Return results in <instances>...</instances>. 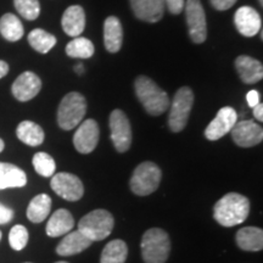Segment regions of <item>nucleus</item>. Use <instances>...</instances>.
<instances>
[{
    "label": "nucleus",
    "instance_id": "f257e3e1",
    "mask_svg": "<svg viewBox=\"0 0 263 263\" xmlns=\"http://www.w3.org/2000/svg\"><path fill=\"white\" fill-rule=\"evenodd\" d=\"M250 213L249 199L241 194L228 193L213 207V217L223 227H234L246 221Z\"/></svg>",
    "mask_w": 263,
    "mask_h": 263
},
{
    "label": "nucleus",
    "instance_id": "f03ea898",
    "mask_svg": "<svg viewBox=\"0 0 263 263\" xmlns=\"http://www.w3.org/2000/svg\"><path fill=\"white\" fill-rule=\"evenodd\" d=\"M138 100L151 116H160L170 107V98L166 91L146 76H139L134 82Z\"/></svg>",
    "mask_w": 263,
    "mask_h": 263
},
{
    "label": "nucleus",
    "instance_id": "7ed1b4c3",
    "mask_svg": "<svg viewBox=\"0 0 263 263\" xmlns=\"http://www.w3.org/2000/svg\"><path fill=\"white\" fill-rule=\"evenodd\" d=\"M141 256L145 263H166L171 252L170 236L160 228H151L141 239Z\"/></svg>",
    "mask_w": 263,
    "mask_h": 263
},
{
    "label": "nucleus",
    "instance_id": "20e7f679",
    "mask_svg": "<svg viewBox=\"0 0 263 263\" xmlns=\"http://www.w3.org/2000/svg\"><path fill=\"white\" fill-rule=\"evenodd\" d=\"M87 112V101L83 95L72 91L62 98L58 108V123L65 130L73 129L83 121Z\"/></svg>",
    "mask_w": 263,
    "mask_h": 263
},
{
    "label": "nucleus",
    "instance_id": "39448f33",
    "mask_svg": "<svg viewBox=\"0 0 263 263\" xmlns=\"http://www.w3.org/2000/svg\"><path fill=\"white\" fill-rule=\"evenodd\" d=\"M114 217L106 210H94L81 218L78 230L91 241H101L112 233Z\"/></svg>",
    "mask_w": 263,
    "mask_h": 263
},
{
    "label": "nucleus",
    "instance_id": "423d86ee",
    "mask_svg": "<svg viewBox=\"0 0 263 263\" xmlns=\"http://www.w3.org/2000/svg\"><path fill=\"white\" fill-rule=\"evenodd\" d=\"M162 172L160 167L154 162H143L138 164L132 176L130 190L138 196H147L159 188Z\"/></svg>",
    "mask_w": 263,
    "mask_h": 263
},
{
    "label": "nucleus",
    "instance_id": "0eeeda50",
    "mask_svg": "<svg viewBox=\"0 0 263 263\" xmlns=\"http://www.w3.org/2000/svg\"><path fill=\"white\" fill-rule=\"evenodd\" d=\"M194 104V93L189 87H182L174 95L168 116L170 129L178 133L185 128L188 123L190 111Z\"/></svg>",
    "mask_w": 263,
    "mask_h": 263
},
{
    "label": "nucleus",
    "instance_id": "6e6552de",
    "mask_svg": "<svg viewBox=\"0 0 263 263\" xmlns=\"http://www.w3.org/2000/svg\"><path fill=\"white\" fill-rule=\"evenodd\" d=\"M189 35L196 44H201L207 38V22L205 10L200 0H186L184 5Z\"/></svg>",
    "mask_w": 263,
    "mask_h": 263
},
{
    "label": "nucleus",
    "instance_id": "1a4fd4ad",
    "mask_svg": "<svg viewBox=\"0 0 263 263\" xmlns=\"http://www.w3.org/2000/svg\"><path fill=\"white\" fill-rule=\"evenodd\" d=\"M111 140L118 153H126L132 145V128L126 114L122 110H114L108 120Z\"/></svg>",
    "mask_w": 263,
    "mask_h": 263
},
{
    "label": "nucleus",
    "instance_id": "9d476101",
    "mask_svg": "<svg viewBox=\"0 0 263 263\" xmlns=\"http://www.w3.org/2000/svg\"><path fill=\"white\" fill-rule=\"evenodd\" d=\"M50 186L59 196L67 201H78L84 194V186L82 180L74 174L67 172L54 174Z\"/></svg>",
    "mask_w": 263,
    "mask_h": 263
},
{
    "label": "nucleus",
    "instance_id": "9b49d317",
    "mask_svg": "<svg viewBox=\"0 0 263 263\" xmlns=\"http://www.w3.org/2000/svg\"><path fill=\"white\" fill-rule=\"evenodd\" d=\"M238 122V114L233 107H222L216 117L210 122L205 129V137L209 140H218L228 134Z\"/></svg>",
    "mask_w": 263,
    "mask_h": 263
},
{
    "label": "nucleus",
    "instance_id": "f8f14e48",
    "mask_svg": "<svg viewBox=\"0 0 263 263\" xmlns=\"http://www.w3.org/2000/svg\"><path fill=\"white\" fill-rule=\"evenodd\" d=\"M230 132L234 143L240 147H252L263 140L262 127L251 120L236 122Z\"/></svg>",
    "mask_w": 263,
    "mask_h": 263
},
{
    "label": "nucleus",
    "instance_id": "ddd939ff",
    "mask_svg": "<svg viewBox=\"0 0 263 263\" xmlns=\"http://www.w3.org/2000/svg\"><path fill=\"white\" fill-rule=\"evenodd\" d=\"M99 137H100V130H99V124L94 120H85L83 123L76 130L73 136V145L76 150L81 154H90L95 150Z\"/></svg>",
    "mask_w": 263,
    "mask_h": 263
},
{
    "label": "nucleus",
    "instance_id": "4468645a",
    "mask_svg": "<svg viewBox=\"0 0 263 263\" xmlns=\"http://www.w3.org/2000/svg\"><path fill=\"white\" fill-rule=\"evenodd\" d=\"M42 89V81L37 74L31 71H26L16 78L11 87L12 95L18 101H29L38 95Z\"/></svg>",
    "mask_w": 263,
    "mask_h": 263
},
{
    "label": "nucleus",
    "instance_id": "2eb2a0df",
    "mask_svg": "<svg viewBox=\"0 0 263 263\" xmlns=\"http://www.w3.org/2000/svg\"><path fill=\"white\" fill-rule=\"evenodd\" d=\"M234 24L238 32L244 37H254L261 31V16L251 6H241L236 10L234 15Z\"/></svg>",
    "mask_w": 263,
    "mask_h": 263
},
{
    "label": "nucleus",
    "instance_id": "dca6fc26",
    "mask_svg": "<svg viewBox=\"0 0 263 263\" xmlns=\"http://www.w3.org/2000/svg\"><path fill=\"white\" fill-rule=\"evenodd\" d=\"M137 18L155 24L163 17L164 0H129Z\"/></svg>",
    "mask_w": 263,
    "mask_h": 263
},
{
    "label": "nucleus",
    "instance_id": "f3484780",
    "mask_svg": "<svg viewBox=\"0 0 263 263\" xmlns=\"http://www.w3.org/2000/svg\"><path fill=\"white\" fill-rule=\"evenodd\" d=\"M235 68L240 80L246 84H255L262 80L263 65L261 61L250 58L248 55H241L235 60Z\"/></svg>",
    "mask_w": 263,
    "mask_h": 263
},
{
    "label": "nucleus",
    "instance_id": "a211bd4d",
    "mask_svg": "<svg viewBox=\"0 0 263 263\" xmlns=\"http://www.w3.org/2000/svg\"><path fill=\"white\" fill-rule=\"evenodd\" d=\"M65 33L70 37H80L85 28V12L82 6L72 5L66 9L61 18Z\"/></svg>",
    "mask_w": 263,
    "mask_h": 263
},
{
    "label": "nucleus",
    "instance_id": "6ab92c4d",
    "mask_svg": "<svg viewBox=\"0 0 263 263\" xmlns=\"http://www.w3.org/2000/svg\"><path fill=\"white\" fill-rule=\"evenodd\" d=\"M93 244V241L85 236L80 230H73V232L67 233L61 240L60 244L57 246V252L60 256H72L77 255L84 251Z\"/></svg>",
    "mask_w": 263,
    "mask_h": 263
},
{
    "label": "nucleus",
    "instance_id": "aec40b11",
    "mask_svg": "<svg viewBox=\"0 0 263 263\" xmlns=\"http://www.w3.org/2000/svg\"><path fill=\"white\" fill-rule=\"evenodd\" d=\"M73 226L74 219L71 212L68 210L60 209L55 211L54 215H51L49 218L45 232L50 238H58V236H62L70 233L73 229Z\"/></svg>",
    "mask_w": 263,
    "mask_h": 263
},
{
    "label": "nucleus",
    "instance_id": "412c9836",
    "mask_svg": "<svg viewBox=\"0 0 263 263\" xmlns=\"http://www.w3.org/2000/svg\"><path fill=\"white\" fill-rule=\"evenodd\" d=\"M123 28L116 16H108L104 24L105 48L110 52H117L122 48Z\"/></svg>",
    "mask_w": 263,
    "mask_h": 263
},
{
    "label": "nucleus",
    "instance_id": "4be33fe9",
    "mask_svg": "<svg viewBox=\"0 0 263 263\" xmlns=\"http://www.w3.org/2000/svg\"><path fill=\"white\" fill-rule=\"evenodd\" d=\"M236 245L244 251L257 252L263 249V230L257 227H244L236 233Z\"/></svg>",
    "mask_w": 263,
    "mask_h": 263
},
{
    "label": "nucleus",
    "instance_id": "5701e85b",
    "mask_svg": "<svg viewBox=\"0 0 263 263\" xmlns=\"http://www.w3.org/2000/svg\"><path fill=\"white\" fill-rule=\"evenodd\" d=\"M27 184V176L21 168L12 163L0 162V190L22 188Z\"/></svg>",
    "mask_w": 263,
    "mask_h": 263
},
{
    "label": "nucleus",
    "instance_id": "b1692460",
    "mask_svg": "<svg viewBox=\"0 0 263 263\" xmlns=\"http://www.w3.org/2000/svg\"><path fill=\"white\" fill-rule=\"evenodd\" d=\"M16 136L28 146H39L44 141V130L39 124L32 121H24L17 126Z\"/></svg>",
    "mask_w": 263,
    "mask_h": 263
},
{
    "label": "nucleus",
    "instance_id": "393cba45",
    "mask_svg": "<svg viewBox=\"0 0 263 263\" xmlns=\"http://www.w3.org/2000/svg\"><path fill=\"white\" fill-rule=\"evenodd\" d=\"M51 210V199L47 194L34 196L27 207V218L32 223H42Z\"/></svg>",
    "mask_w": 263,
    "mask_h": 263
},
{
    "label": "nucleus",
    "instance_id": "a878e982",
    "mask_svg": "<svg viewBox=\"0 0 263 263\" xmlns=\"http://www.w3.org/2000/svg\"><path fill=\"white\" fill-rule=\"evenodd\" d=\"M24 25L17 16L5 14L0 18V34L9 42H17L24 37Z\"/></svg>",
    "mask_w": 263,
    "mask_h": 263
},
{
    "label": "nucleus",
    "instance_id": "bb28decb",
    "mask_svg": "<svg viewBox=\"0 0 263 263\" xmlns=\"http://www.w3.org/2000/svg\"><path fill=\"white\" fill-rule=\"evenodd\" d=\"M128 246L123 240L116 239L105 246L100 256V263H126Z\"/></svg>",
    "mask_w": 263,
    "mask_h": 263
},
{
    "label": "nucleus",
    "instance_id": "cd10ccee",
    "mask_svg": "<svg viewBox=\"0 0 263 263\" xmlns=\"http://www.w3.org/2000/svg\"><path fill=\"white\" fill-rule=\"evenodd\" d=\"M29 45L41 54H47L57 44V38L42 28H35L28 34Z\"/></svg>",
    "mask_w": 263,
    "mask_h": 263
},
{
    "label": "nucleus",
    "instance_id": "c85d7f7f",
    "mask_svg": "<svg viewBox=\"0 0 263 263\" xmlns=\"http://www.w3.org/2000/svg\"><path fill=\"white\" fill-rule=\"evenodd\" d=\"M94 44L88 38L76 37L66 45V54L74 59H89L94 55Z\"/></svg>",
    "mask_w": 263,
    "mask_h": 263
},
{
    "label": "nucleus",
    "instance_id": "c756f323",
    "mask_svg": "<svg viewBox=\"0 0 263 263\" xmlns=\"http://www.w3.org/2000/svg\"><path fill=\"white\" fill-rule=\"evenodd\" d=\"M32 163H33V167H34L35 172H37L39 176L45 177V178L54 176L55 171H57V163H55V160L47 153L35 154V155L33 156Z\"/></svg>",
    "mask_w": 263,
    "mask_h": 263
},
{
    "label": "nucleus",
    "instance_id": "7c9ffc66",
    "mask_svg": "<svg viewBox=\"0 0 263 263\" xmlns=\"http://www.w3.org/2000/svg\"><path fill=\"white\" fill-rule=\"evenodd\" d=\"M16 10L22 17L33 21L41 14V4L38 0H14Z\"/></svg>",
    "mask_w": 263,
    "mask_h": 263
},
{
    "label": "nucleus",
    "instance_id": "2f4dec72",
    "mask_svg": "<svg viewBox=\"0 0 263 263\" xmlns=\"http://www.w3.org/2000/svg\"><path fill=\"white\" fill-rule=\"evenodd\" d=\"M9 242L10 246H11L15 251H21V250H24L28 242L27 228L21 224H16L12 227L9 234Z\"/></svg>",
    "mask_w": 263,
    "mask_h": 263
},
{
    "label": "nucleus",
    "instance_id": "473e14b6",
    "mask_svg": "<svg viewBox=\"0 0 263 263\" xmlns=\"http://www.w3.org/2000/svg\"><path fill=\"white\" fill-rule=\"evenodd\" d=\"M185 0H164V8L168 9L171 14L178 15L184 10Z\"/></svg>",
    "mask_w": 263,
    "mask_h": 263
},
{
    "label": "nucleus",
    "instance_id": "72a5a7b5",
    "mask_svg": "<svg viewBox=\"0 0 263 263\" xmlns=\"http://www.w3.org/2000/svg\"><path fill=\"white\" fill-rule=\"evenodd\" d=\"M14 218V211L0 203V224H6Z\"/></svg>",
    "mask_w": 263,
    "mask_h": 263
},
{
    "label": "nucleus",
    "instance_id": "f704fd0d",
    "mask_svg": "<svg viewBox=\"0 0 263 263\" xmlns=\"http://www.w3.org/2000/svg\"><path fill=\"white\" fill-rule=\"evenodd\" d=\"M213 8L216 10H219V11H224V10H228L232 8L233 5L235 4L238 0H210Z\"/></svg>",
    "mask_w": 263,
    "mask_h": 263
},
{
    "label": "nucleus",
    "instance_id": "c9c22d12",
    "mask_svg": "<svg viewBox=\"0 0 263 263\" xmlns=\"http://www.w3.org/2000/svg\"><path fill=\"white\" fill-rule=\"evenodd\" d=\"M246 100H248V104L250 107H255L256 105L261 103V99H259V93L257 90H250L248 94H246Z\"/></svg>",
    "mask_w": 263,
    "mask_h": 263
},
{
    "label": "nucleus",
    "instance_id": "e433bc0d",
    "mask_svg": "<svg viewBox=\"0 0 263 263\" xmlns=\"http://www.w3.org/2000/svg\"><path fill=\"white\" fill-rule=\"evenodd\" d=\"M252 108H254V117L258 121V122H262L263 121V105L259 103L258 105H256V106Z\"/></svg>",
    "mask_w": 263,
    "mask_h": 263
},
{
    "label": "nucleus",
    "instance_id": "4c0bfd02",
    "mask_svg": "<svg viewBox=\"0 0 263 263\" xmlns=\"http://www.w3.org/2000/svg\"><path fill=\"white\" fill-rule=\"evenodd\" d=\"M9 72V65L6 64L5 61L0 60V80H2L3 77H5L6 74H8Z\"/></svg>",
    "mask_w": 263,
    "mask_h": 263
},
{
    "label": "nucleus",
    "instance_id": "58836bf2",
    "mask_svg": "<svg viewBox=\"0 0 263 263\" xmlns=\"http://www.w3.org/2000/svg\"><path fill=\"white\" fill-rule=\"evenodd\" d=\"M74 71L77 74H83L84 73V66L83 64H77L74 67Z\"/></svg>",
    "mask_w": 263,
    "mask_h": 263
},
{
    "label": "nucleus",
    "instance_id": "ea45409f",
    "mask_svg": "<svg viewBox=\"0 0 263 263\" xmlns=\"http://www.w3.org/2000/svg\"><path fill=\"white\" fill-rule=\"evenodd\" d=\"M4 147H5L4 141H3V139H0V153H2V151L4 150Z\"/></svg>",
    "mask_w": 263,
    "mask_h": 263
},
{
    "label": "nucleus",
    "instance_id": "a19ab883",
    "mask_svg": "<svg viewBox=\"0 0 263 263\" xmlns=\"http://www.w3.org/2000/svg\"><path fill=\"white\" fill-rule=\"evenodd\" d=\"M258 2H259V5H263V0H258Z\"/></svg>",
    "mask_w": 263,
    "mask_h": 263
},
{
    "label": "nucleus",
    "instance_id": "79ce46f5",
    "mask_svg": "<svg viewBox=\"0 0 263 263\" xmlns=\"http://www.w3.org/2000/svg\"><path fill=\"white\" fill-rule=\"evenodd\" d=\"M55 263H68V262H65V261H59V262H55Z\"/></svg>",
    "mask_w": 263,
    "mask_h": 263
},
{
    "label": "nucleus",
    "instance_id": "37998d69",
    "mask_svg": "<svg viewBox=\"0 0 263 263\" xmlns=\"http://www.w3.org/2000/svg\"><path fill=\"white\" fill-rule=\"evenodd\" d=\"M2 236H3V233H2V230H0V240H2Z\"/></svg>",
    "mask_w": 263,
    "mask_h": 263
},
{
    "label": "nucleus",
    "instance_id": "c03bdc74",
    "mask_svg": "<svg viewBox=\"0 0 263 263\" xmlns=\"http://www.w3.org/2000/svg\"><path fill=\"white\" fill-rule=\"evenodd\" d=\"M25 263H31V262H25Z\"/></svg>",
    "mask_w": 263,
    "mask_h": 263
}]
</instances>
